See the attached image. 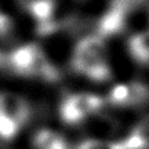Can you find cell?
Wrapping results in <instances>:
<instances>
[{
	"instance_id": "obj_3",
	"label": "cell",
	"mask_w": 149,
	"mask_h": 149,
	"mask_svg": "<svg viewBox=\"0 0 149 149\" xmlns=\"http://www.w3.org/2000/svg\"><path fill=\"white\" fill-rule=\"evenodd\" d=\"M105 101L91 93H73L66 95L59 105V117L65 124H83L102 109Z\"/></svg>"
},
{
	"instance_id": "obj_8",
	"label": "cell",
	"mask_w": 149,
	"mask_h": 149,
	"mask_svg": "<svg viewBox=\"0 0 149 149\" xmlns=\"http://www.w3.org/2000/svg\"><path fill=\"white\" fill-rule=\"evenodd\" d=\"M32 144L35 149H69V144L64 135L50 128L39 130L33 137Z\"/></svg>"
},
{
	"instance_id": "obj_6",
	"label": "cell",
	"mask_w": 149,
	"mask_h": 149,
	"mask_svg": "<svg viewBox=\"0 0 149 149\" xmlns=\"http://www.w3.org/2000/svg\"><path fill=\"white\" fill-rule=\"evenodd\" d=\"M112 145L113 149H149V116L141 119L124 139Z\"/></svg>"
},
{
	"instance_id": "obj_9",
	"label": "cell",
	"mask_w": 149,
	"mask_h": 149,
	"mask_svg": "<svg viewBox=\"0 0 149 149\" xmlns=\"http://www.w3.org/2000/svg\"><path fill=\"white\" fill-rule=\"evenodd\" d=\"M74 149H113V145H112V142H105L101 139L90 138L81 141Z\"/></svg>"
},
{
	"instance_id": "obj_4",
	"label": "cell",
	"mask_w": 149,
	"mask_h": 149,
	"mask_svg": "<svg viewBox=\"0 0 149 149\" xmlns=\"http://www.w3.org/2000/svg\"><path fill=\"white\" fill-rule=\"evenodd\" d=\"M107 101L115 107H142L149 102V86L142 81H127L116 84L108 93Z\"/></svg>"
},
{
	"instance_id": "obj_7",
	"label": "cell",
	"mask_w": 149,
	"mask_h": 149,
	"mask_svg": "<svg viewBox=\"0 0 149 149\" xmlns=\"http://www.w3.org/2000/svg\"><path fill=\"white\" fill-rule=\"evenodd\" d=\"M128 54L139 65H149V31L134 33L128 40Z\"/></svg>"
},
{
	"instance_id": "obj_5",
	"label": "cell",
	"mask_w": 149,
	"mask_h": 149,
	"mask_svg": "<svg viewBox=\"0 0 149 149\" xmlns=\"http://www.w3.org/2000/svg\"><path fill=\"white\" fill-rule=\"evenodd\" d=\"M0 115L10 119L18 127H24L31 117V108L24 97L11 91L0 93Z\"/></svg>"
},
{
	"instance_id": "obj_2",
	"label": "cell",
	"mask_w": 149,
	"mask_h": 149,
	"mask_svg": "<svg viewBox=\"0 0 149 149\" xmlns=\"http://www.w3.org/2000/svg\"><path fill=\"white\" fill-rule=\"evenodd\" d=\"M7 65L24 77L54 83L59 80V72L39 44L28 43L14 48L7 55Z\"/></svg>"
},
{
	"instance_id": "obj_10",
	"label": "cell",
	"mask_w": 149,
	"mask_h": 149,
	"mask_svg": "<svg viewBox=\"0 0 149 149\" xmlns=\"http://www.w3.org/2000/svg\"><path fill=\"white\" fill-rule=\"evenodd\" d=\"M21 1H22V4H24L28 8L29 6L35 4V3H39V1H43V0H21Z\"/></svg>"
},
{
	"instance_id": "obj_1",
	"label": "cell",
	"mask_w": 149,
	"mask_h": 149,
	"mask_svg": "<svg viewBox=\"0 0 149 149\" xmlns=\"http://www.w3.org/2000/svg\"><path fill=\"white\" fill-rule=\"evenodd\" d=\"M70 66L76 73L84 76L91 81H108L112 77V70L108 61L105 39L98 36L97 33L80 39L73 48Z\"/></svg>"
},
{
	"instance_id": "obj_11",
	"label": "cell",
	"mask_w": 149,
	"mask_h": 149,
	"mask_svg": "<svg viewBox=\"0 0 149 149\" xmlns=\"http://www.w3.org/2000/svg\"><path fill=\"white\" fill-rule=\"evenodd\" d=\"M6 65H7V57L0 51V68H3V66H6Z\"/></svg>"
}]
</instances>
